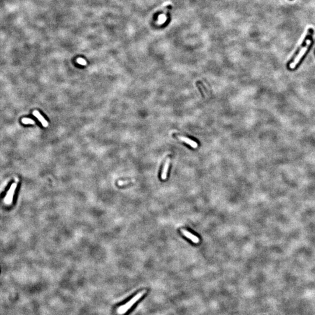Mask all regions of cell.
Listing matches in <instances>:
<instances>
[{"label": "cell", "mask_w": 315, "mask_h": 315, "mask_svg": "<svg viewBox=\"0 0 315 315\" xmlns=\"http://www.w3.org/2000/svg\"><path fill=\"white\" fill-rule=\"evenodd\" d=\"M146 293V291L144 290V291H140V292H138V293H137L133 298H132L129 302H127L126 304L123 305H122L121 306H120L119 307L117 308V312L120 315H123L125 313H126V312L129 310L131 307L138 301L140 299V298L141 297H142V296L144 295V294Z\"/></svg>", "instance_id": "1"}, {"label": "cell", "mask_w": 315, "mask_h": 315, "mask_svg": "<svg viewBox=\"0 0 315 315\" xmlns=\"http://www.w3.org/2000/svg\"><path fill=\"white\" fill-rule=\"evenodd\" d=\"M311 43H312V41H311L310 40H307V41H306V45L305 47H303L300 50L299 54H298V56L296 57V58L295 59L294 61H293L292 63L290 64V65H289L290 68L293 69V68L296 66V65H297V64H298V63L299 62L300 60L302 58V57L304 56V54H305L306 53V52H307V49H308V47H309V46L310 45Z\"/></svg>", "instance_id": "2"}, {"label": "cell", "mask_w": 315, "mask_h": 315, "mask_svg": "<svg viewBox=\"0 0 315 315\" xmlns=\"http://www.w3.org/2000/svg\"><path fill=\"white\" fill-rule=\"evenodd\" d=\"M17 185H18V180L17 181L16 180L15 183L12 184L9 190L8 191L7 193V195L4 198V201L6 204H11L13 202L14 195L15 193V191L17 189Z\"/></svg>", "instance_id": "3"}, {"label": "cell", "mask_w": 315, "mask_h": 315, "mask_svg": "<svg viewBox=\"0 0 315 315\" xmlns=\"http://www.w3.org/2000/svg\"><path fill=\"white\" fill-rule=\"evenodd\" d=\"M181 232L183 234V235H184L188 239L191 240L193 243L197 244V243H198L200 242V239L197 236H196V235H194L192 234L191 232H189L188 230H185L184 229H182L181 230Z\"/></svg>", "instance_id": "4"}, {"label": "cell", "mask_w": 315, "mask_h": 315, "mask_svg": "<svg viewBox=\"0 0 315 315\" xmlns=\"http://www.w3.org/2000/svg\"><path fill=\"white\" fill-rule=\"evenodd\" d=\"M33 115L34 116H35L38 120L39 121L42 123V126L44 127H48L49 126V123L48 122L46 121V120L43 117V116L39 113V111L38 110H34L33 112Z\"/></svg>", "instance_id": "5"}, {"label": "cell", "mask_w": 315, "mask_h": 315, "mask_svg": "<svg viewBox=\"0 0 315 315\" xmlns=\"http://www.w3.org/2000/svg\"><path fill=\"white\" fill-rule=\"evenodd\" d=\"M169 163H170V158H168L166 160V162L165 163V165L162 172L161 179L162 180H166L167 178V175H168V169L169 167Z\"/></svg>", "instance_id": "6"}, {"label": "cell", "mask_w": 315, "mask_h": 315, "mask_svg": "<svg viewBox=\"0 0 315 315\" xmlns=\"http://www.w3.org/2000/svg\"><path fill=\"white\" fill-rule=\"evenodd\" d=\"M178 137L180 140H182V141L186 142V144L190 145L191 147H193L194 148H196L198 147V144H197V143L196 142L191 140V139H190L189 138L182 137V136H179Z\"/></svg>", "instance_id": "7"}, {"label": "cell", "mask_w": 315, "mask_h": 315, "mask_svg": "<svg viewBox=\"0 0 315 315\" xmlns=\"http://www.w3.org/2000/svg\"><path fill=\"white\" fill-rule=\"evenodd\" d=\"M22 123L24 124H35V122L32 119L23 118L22 119Z\"/></svg>", "instance_id": "8"}, {"label": "cell", "mask_w": 315, "mask_h": 315, "mask_svg": "<svg viewBox=\"0 0 315 315\" xmlns=\"http://www.w3.org/2000/svg\"><path fill=\"white\" fill-rule=\"evenodd\" d=\"M77 62L80 64H81L82 66H86L87 64V61L84 59H82V58H79L77 60Z\"/></svg>", "instance_id": "9"}, {"label": "cell", "mask_w": 315, "mask_h": 315, "mask_svg": "<svg viewBox=\"0 0 315 315\" xmlns=\"http://www.w3.org/2000/svg\"><path fill=\"white\" fill-rule=\"evenodd\" d=\"M290 1H292V0H290Z\"/></svg>", "instance_id": "10"}]
</instances>
